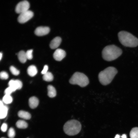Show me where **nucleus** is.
Masks as SVG:
<instances>
[{"label": "nucleus", "instance_id": "obj_25", "mask_svg": "<svg viewBox=\"0 0 138 138\" xmlns=\"http://www.w3.org/2000/svg\"><path fill=\"white\" fill-rule=\"evenodd\" d=\"M33 50L30 49L27 50L26 52V55L27 59L31 60L32 57V52Z\"/></svg>", "mask_w": 138, "mask_h": 138}, {"label": "nucleus", "instance_id": "obj_29", "mask_svg": "<svg viewBox=\"0 0 138 138\" xmlns=\"http://www.w3.org/2000/svg\"><path fill=\"white\" fill-rule=\"evenodd\" d=\"M122 138H126V136L125 134H123L121 136Z\"/></svg>", "mask_w": 138, "mask_h": 138}, {"label": "nucleus", "instance_id": "obj_2", "mask_svg": "<svg viewBox=\"0 0 138 138\" xmlns=\"http://www.w3.org/2000/svg\"><path fill=\"white\" fill-rule=\"evenodd\" d=\"M120 43L126 47H134L138 45V39L130 33L121 31L118 33Z\"/></svg>", "mask_w": 138, "mask_h": 138}, {"label": "nucleus", "instance_id": "obj_32", "mask_svg": "<svg viewBox=\"0 0 138 138\" xmlns=\"http://www.w3.org/2000/svg\"><path fill=\"white\" fill-rule=\"evenodd\" d=\"M3 138V137H2V138Z\"/></svg>", "mask_w": 138, "mask_h": 138}, {"label": "nucleus", "instance_id": "obj_10", "mask_svg": "<svg viewBox=\"0 0 138 138\" xmlns=\"http://www.w3.org/2000/svg\"><path fill=\"white\" fill-rule=\"evenodd\" d=\"M8 84L9 86L11 87L16 90L21 89L22 86L21 81L18 79H12L9 81Z\"/></svg>", "mask_w": 138, "mask_h": 138}, {"label": "nucleus", "instance_id": "obj_23", "mask_svg": "<svg viewBox=\"0 0 138 138\" xmlns=\"http://www.w3.org/2000/svg\"><path fill=\"white\" fill-rule=\"evenodd\" d=\"M8 135L10 138H14L15 135V132L14 129L10 128L8 132Z\"/></svg>", "mask_w": 138, "mask_h": 138}, {"label": "nucleus", "instance_id": "obj_11", "mask_svg": "<svg viewBox=\"0 0 138 138\" xmlns=\"http://www.w3.org/2000/svg\"><path fill=\"white\" fill-rule=\"evenodd\" d=\"M8 108L7 106L4 105L3 102H0V118L1 119L5 118L7 115Z\"/></svg>", "mask_w": 138, "mask_h": 138}, {"label": "nucleus", "instance_id": "obj_5", "mask_svg": "<svg viewBox=\"0 0 138 138\" xmlns=\"http://www.w3.org/2000/svg\"><path fill=\"white\" fill-rule=\"evenodd\" d=\"M69 83L72 84L77 85L84 87L88 84L89 80L88 77L83 73L76 72L70 79Z\"/></svg>", "mask_w": 138, "mask_h": 138}, {"label": "nucleus", "instance_id": "obj_22", "mask_svg": "<svg viewBox=\"0 0 138 138\" xmlns=\"http://www.w3.org/2000/svg\"><path fill=\"white\" fill-rule=\"evenodd\" d=\"M9 69L12 73L15 75H17L20 73L19 71L13 66H11Z\"/></svg>", "mask_w": 138, "mask_h": 138}, {"label": "nucleus", "instance_id": "obj_15", "mask_svg": "<svg viewBox=\"0 0 138 138\" xmlns=\"http://www.w3.org/2000/svg\"><path fill=\"white\" fill-rule=\"evenodd\" d=\"M48 95L50 98H53L56 95V91L54 87L51 85H49L48 86Z\"/></svg>", "mask_w": 138, "mask_h": 138}, {"label": "nucleus", "instance_id": "obj_30", "mask_svg": "<svg viewBox=\"0 0 138 138\" xmlns=\"http://www.w3.org/2000/svg\"><path fill=\"white\" fill-rule=\"evenodd\" d=\"M120 135L118 134H117L116 135L114 138H120Z\"/></svg>", "mask_w": 138, "mask_h": 138}, {"label": "nucleus", "instance_id": "obj_13", "mask_svg": "<svg viewBox=\"0 0 138 138\" xmlns=\"http://www.w3.org/2000/svg\"><path fill=\"white\" fill-rule=\"evenodd\" d=\"M39 103L38 99L35 97H32L29 99V105L30 108L32 109H34L37 107Z\"/></svg>", "mask_w": 138, "mask_h": 138}, {"label": "nucleus", "instance_id": "obj_16", "mask_svg": "<svg viewBox=\"0 0 138 138\" xmlns=\"http://www.w3.org/2000/svg\"><path fill=\"white\" fill-rule=\"evenodd\" d=\"M18 115L19 117L26 120L29 119L31 118V115L30 113L23 110L19 111Z\"/></svg>", "mask_w": 138, "mask_h": 138}, {"label": "nucleus", "instance_id": "obj_8", "mask_svg": "<svg viewBox=\"0 0 138 138\" xmlns=\"http://www.w3.org/2000/svg\"><path fill=\"white\" fill-rule=\"evenodd\" d=\"M66 55V52L64 50L61 49H57L54 53L53 56L56 60L60 61L65 57Z\"/></svg>", "mask_w": 138, "mask_h": 138}, {"label": "nucleus", "instance_id": "obj_31", "mask_svg": "<svg viewBox=\"0 0 138 138\" xmlns=\"http://www.w3.org/2000/svg\"><path fill=\"white\" fill-rule=\"evenodd\" d=\"M2 56V53L1 52L0 53V60H1Z\"/></svg>", "mask_w": 138, "mask_h": 138}, {"label": "nucleus", "instance_id": "obj_26", "mask_svg": "<svg viewBox=\"0 0 138 138\" xmlns=\"http://www.w3.org/2000/svg\"><path fill=\"white\" fill-rule=\"evenodd\" d=\"M0 77L2 79H6L8 78V75L6 72L2 71L0 73Z\"/></svg>", "mask_w": 138, "mask_h": 138}, {"label": "nucleus", "instance_id": "obj_12", "mask_svg": "<svg viewBox=\"0 0 138 138\" xmlns=\"http://www.w3.org/2000/svg\"><path fill=\"white\" fill-rule=\"evenodd\" d=\"M61 41V39L60 37H55L50 42V48L54 49L57 48L60 45Z\"/></svg>", "mask_w": 138, "mask_h": 138}, {"label": "nucleus", "instance_id": "obj_24", "mask_svg": "<svg viewBox=\"0 0 138 138\" xmlns=\"http://www.w3.org/2000/svg\"><path fill=\"white\" fill-rule=\"evenodd\" d=\"M15 90L13 88L9 86L5 89L4 93L5 94L10 95Z\"/></svg>", "mask_w": 138, "mask_h": 138}, {"label": "nucleus", "instance_id": "obj_3", "mask_svg": "<svg viewBox=\"0 0 138 138\" xmlns=\"http://www.w3.org/2000/svg\"><path fill=\"white\" fill-rule=\"evenodd\" d=\"M117 70L113 66L108 67L101 71L98 75L100 83L102 85H106L111 83L118 73Z\"/></svg>", "mask_w": 138, "mask_h": 138}, {"label": "nucleus", "instance_id": "obj_1", "mask_svg": "<svg viewBox=\"0 0 138 138\" xmlns=\"http://www.w3.org/2000/svg\"><path fill=\"white\" fill-rule=\"evenodd\" d=\"M122 53V50L119 47L115 45H110L103 49L102 52V56L106 61H111L117 58Z\"/></svg>", "mask_w": 138, "mask_h": 138}, {"label": "nucleus", "instance_id": "obj_9", "mask_svg": "<svg viewBox=\"0 0 138 138\" xmlns=\"http://www.w3.org/2000/svg\"><path fill=\"white\" fill-rule=\"evenodd\" d=\"M50 31V29L48 27L39 26L36 29L34 33L37 36H42L47 34Z\"/></svg>", "mask_w": 138, "mask_h": 138}, {"label": "nucleus", "instance_id": "obj_20", "mask_svg": "<svg viewBox=\"0 0 138 138\" xmlns=\"http://www.w3.org/2000/svg\"><path fill=\"white\" fill-rule=\"evenodd\" d=\"M43 78L45 81L51 82L53 80V76L51 72H48L43 75Z\"/></svg>", "mask_w": 138, "mask_h": 138}, {"label": "nucleus", "instance_id": "obj_6", "mask_svg": "<svg viewBox=\"0 0 138 138\" xmlns=\"http://www.w3.org/2000/svg\"><path fill=\"white\" fill-rule=\"evenodd\" d=\"M30 6L29 2L26 0L21 1L16 5L15 9L16 12L20 14L28 10Z\"/></svg>", "mask_w": 138, "mask_h": 138}, {"label": "nucleus", "instance_id": "obj_19", "mask_svg": "<svg viewBox=\"0 0 138 138\" xmlns=\"http://www.w3.org/2000/svg\"><path fill=\"white\" fill-rule=\"evenodd\" d=\"M130 138H138V127H134L132 129L130 133Z\"/></svg>", "mask_w": 138, "mask_h": 138}, {"label": "nucleus", "instance_id": "obj_7", "mask_svg": "<svg viewBox=\"0 0 138 138\" xmlns=\"http://www.w3.org/2000/svg\"><path fill=\"white\" fill-rule=\"evenodd\" d=\"M33 15V13L28 10L20 14L18 18V21L20 23H25L31 19Z\"/></svg>", "mask_w": 138, "mask_h": 138}, {"label": "nucleus", "instance_id": "obj_18", "mask_svg": "<svg viewBox=\"0 0 138 138\" xmlns=\"http://www.w3.org/2000/svg\"><path fill=\"white\" fill-rule=\"evenodd\" d=\"M16 125L17 127L20 129H25L28 126L27 123L25 121L19 120L16 123Z\"/></svg>", "mask_w": 138, "mask_h": 138}, {"label": "nucleus", "instance_id": "obj_17", "mask_svg": "<svg viewBox=\"0 0 138 138\" xmlns=\"http://www.w3.org/2000/svg\"><path fill=\"white\" fill-rule=\"evenodd\" d=\"M18 59L21 63H25L27 60L26 52L23 51H20L17 54Z\"/></svg>", "mask_w": 138, "mask_h": 138}, {"label": "nucleus", "instance_id": "obj_4", "mask_svg": "<svg viewBox=\"0 0 138 138\" xmlns=\"http://www.w3.org/2000/svg\"><path fill=\"white\" fill-rule=\"evenodd\" d=\"M82 128L80 123L78 121L73 119L66 122L63 126L64 132L70 136L77 134L80 132Z\"/></svg>", "mask_w": 138, "mask_h": 138}, {"label": "nucleus", "instance_id": "obj_21", "mask_svg": "<svg viewBox=\"0 0 138 138\" xmlns=\"http://www.w3.org/2000/svg\"><path fill=\"white\" fill-rule=\"evenodd\" d=\"M13 101V98L10 95L5 94L3 97L2 101L6 104L11 103Z\"/></svg>", "mask_w": 138, "mask_h": 138}, {"label": "nucleus", "instance_id": "obj_27", "mask_svg": "<svg viewBox=\"0 0 138 138\" xmlns=\"http://www.w3.org/2000/svg\"><path fill=\"white\" fill-rule=\"evenodd\" d=\"M7 124L4 123L2 125L1 127V129L3 132H5L7 130Z\"/></svg>", "mask_w": 138, "mask_h": 138}, {"label": "nucleus", "instance_id": "obj_28", "mask_svg": "<svg viewBox=\"0 0 138 138\" xmlns=\"http://www.w3.org/2000/svg\"><path fill=\"white\" fill-rule=\"evenodd\" d=\"M48 67L47 65H45L44 66L43 69L41 72L42 74H44L47 72Z\"/></svg>", "mask_w": 138, "mask_h": 138}, {"label": "nucleus", "instance_id": "obj_14", "mask_svg": "<svg viewBox=\"0 0 138 138\" xmlns=\"http://www.w3.org/2000/svg\"><path fill=\"white\" fill-rule=\"evenodd\" d=\"M37 70L36 67L34 65L30 66L27 69V72L31 76H35L37 73Z\"/></svg>", "mask_w": 138, "mask_h": 138}]
</instances>
